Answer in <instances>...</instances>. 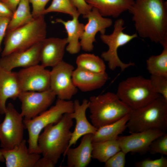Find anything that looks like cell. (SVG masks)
I'll return each instance as SVG.
<instances>
[{"label":"cell","mask_w":167,"mask_h":167,"mask_svg":"<svg viewBox=\"0 0 167 167\" xmlns=\"http://www.w3.org/2000/svg\"><path fill=\"white\" fill-rule=\"evenodd\" d=\"M162 46L161 54L152 55L147 60V67L151 75L167 77V44Z\"/></svg>","instance_id":"cell-28"},{"label":"cell","mask_w":167,"mask_h":167,"mask_svg":"<svg viewBox=\"0 0 167 167\" xmlns=\"http://www.w3.org/2000/svg\"><path fill=\"white\" fill-rule=\"evenodd\" d=\"M41 42L24 51L2 57L0 66L7 71H11L15 68H26L39 64Z\"/></svg>","instance_id":"cell-16"},{"label":"cell","mask_w":167,"mask_h":167,"mask_svg":"<svg viewBox=\"0 0 167 167\" xmlns=\"http://www.w3.org/2000/svg\"><path fill=\"white\" fill-rule=\"evenodd\" d=\"M80 15L83 16L91 11L92 7L89 5L85 0H71Z\"/></svg>","instance_id":"cell-35"},{"label":"cell","mask_w":167,"mask_h":167,"mask_svg":"<svg viewBox=\"0 0 167 167\" xmlns=\"http://www.w3.org/2000/svg\"><path fill=\"white\" fill-rule=\"evenodd\" d=\"M129 113L116 121L98 128L92 135V142L116 139L127 128L126 124L129 119Z\"/></svg>","instance_id":"cell-24"},{"label":"cell","mask_w":167,"mask_h":167,"mask_svg":"<svg viewBox=\"0 0 167 167\" xmlns=\"http://www.w3.org/2000/svg\"><path fill=\"white\" fill-rule=\"evenodd\" d=\"M21 91H44L50 89V71L39 64L17 72Z\"/></svg>","instance_id":"cell-12"},{"label":"cell","mask_w":167,"mask_h":167,"mask_svg":"<svg viewBox=\"0 0 167 167\" xmlns=\"http://www.w3.org/2000/svg\"><path fill=\"white\" fill-rule=\"evenodd\" d=\"M92 135H84L77 147L69 148L64 154L67 156V167H86L89 165L92 158Z\"/></svg>","instance_id":"cell-19"},{"label":"cell","mask_w":167,"mask_h":167,"mask_svg":"<svg viewBox=\"0 0 167 167\" xmlns=\"http://www.w3.org/2000/svg\"><path fill=\"white\" fill-rule=\"evenodd\" d=\"M149 79L154 91L167 101V77L151 75Z\"/></svg>","instance_id":"cell-30"},{"label":"cell","mask_w":167,"mask_h":167,"mask_svg":"<svg viewBox=\"0 0 167 167\" xmlns=\"http://www.w3.org/2000/svg\"></svg>","instance_id":"cell-42"},{"label":"cell","mask_w":167,"mask_h":167,"mask_svg":"<svg viewBox=\"0 0 167 167\" xmlns=\"http://www.w3.org/2000/svg\"><path fill=\"white\" fill-rule=\"evenodd\" d=\"M5 117L0 123V147L8 150L13 148L23 140L24 129L23 117L9 103L6 106Z\"/></svg>","instance_id":"cell-9"},{"label":"cell","mask_w":167,"mask_h":167,"mask_svg":"<svg viewBox=\"0 0 167 167\" xmlns=\"http://www.w3.org/2000/svg\"><path fill=\"white\" fill-rule=\"evenodd\" d=\"M11 17H0V53L2 52L1 44L5 37L8 26Z\"/></svg>","instance_id":"cell-36"},{"label":"cell","mask_w":167,"mask_h":167,"mask_svg":"<svg viewBox=\"0 0 167 167\" xmlns=\"http://www.w3.org/2000/svg\"><path fill=\"white\" fill-rule=\"evenodd\" d=\"M124 24V21L122 19H117L114 22L113 30L111 34L100 35L101 41L108 47L107 51L101 53V57L104 60L108 62L109 68L112 70L119 67L122 71L126 68L135 65L134 62L126 63L122 62L118 54V49L119 47L138 37L137 33L129 35L124 33L123 32L125 28L123 26Z\"/></svg>","instance_id":"cell-8"},{"label":"cell","mask_w":167,"mask_h":167,"mask_svg":"<svg viewBox=\"0 0 167 167\" xmlns=\"http://www.w3.org/2000/svg\"><path fill=\"white\" fill-rule=\"evenodd\" d=\"M148 152L151 154H160L167 156V133L165 132L153 140L150 144Z\"/></svg>","instance_id":"cell-31"},{"label":"cell","mask_w":167,"mask_h":167,"mask_svg":"<svg viewBox=\"0 0 167 167\" xmlns=\"http://www.w3.org/2000/svg\"><path fill=\"white\" fill-rule=\"evenodd\" d=\"M72 78L75 86L83 92L92 91L102 87L108 79L106 72L98 73L77 67Z\"/></svg>","instance_id":"cell-21"},{"label":"cell","mask_w":167,"mask_h":167,"mask_svg":"<svg viewBox=\"0 0 167 167\" xmlns=\"http://www.w3.org/2000/svg\"><path fill=\"white\" fill-rule=\"evenodd\" d=\"M13 13L4 3L0 0V17H11Z\"/></svg>","instance_id":"cell-38"},{"label":"cell","mask_w":167,"mask_h":167,"mask_svg":"<svg viewBox=\"0 0 167 167\" xmlns=\"http://www.w3.org/2000/svg\"><path fill=\"white\" fill-rule=\"evenodd\" d=\"M79 17H73L71 20L67 21L60 18L55 20V23L62 24L65 28L67 34L66 50L72 54H77L81 49L79 40L84 32V25L79 22Z\"/></svg>","instance_id":"cell-22"},{"label":"cell","mask_w":167,"mask_h":167,"mask_svg":"<svg viewBox=\"0 0 167 167\" xmlns=\"http://www.w3.org/2000/svg\"><path fill=\"white\" fill-rule=\"evenodd\" d=\"M21 92L17 72L7 71L0 66V114H5L7 100H16Z\"/></svg>","instance_id":"cell-20"},{"label":"cell","mask_w":167,"mask_h":167,"mask_svg":"<svg viewBox=\"0 0 167 167\" xmlns=\"http://www.w3.org/2000/svg\"><path fill=\"white\" fill-rule=\"evenodd\" d=\"M88 101L90 118L92 124L97 129L118 121L131 110L116 93L110 92L91 96Z\"/></svg>","instance_id":"cell-4"},{"label":"cell","mask_w":167,"mask_h":167,"mask_svg":"<svg viewBox=\"0 0 167 167\" xmlns=\"http://www.w3.org/2000/svg\"><path fill=\"white\" fill-rule=\"evenodd\" d=\"M52 12H58L71 15L72 17L80 15L71 0H53L44 11L43 15Z\"/></svg>","instance_id":"cell-29"},{"label":"cell","mask_w":167,"mask_h":167,"mask_svg":"<svg viewBox=\"0 0 167 167\" xmlns=\"http://www.w3.org/2000/svg\"><path fill=\"white\" fill-rule=\"evenodd\" d=\"M0 1H2V0H0Z\"/></svg>","instance_id":"cell-41"},{"label":"cell","mask_w":167,"mask_h":167,"mask_svg":"<svg viewBox=\"0 0 167 167\" xmlns=\"http://www.w3.org/2000/svg\"><path fill=\"white\" fill-rule=\"evenodd\" d=\"M21 0H2L7 6L14 13Z\"/></svg>","instance_id":"cell-39"},{"label":"cell","mask_w":167,"mask_h":167,"mask_svg":"<svg viewBox=\"0 0 167 167\" xmlns=\"http://www.w3.org/2000/svg\"><path fill=\"white\" fill-rule=\"evenodd\" d=\"M92 158L104 163L121 150L117 139L92 142Z\"/></svg>","instance_id":"cell-25"},{"label":"cell","mask_w":167,"mask_h":167,"mask_svg":"<svg viewBox=\"0 0 167 167\" xmlns=\"http://www.w3.org/2000/svg\"><path fill=\"white\" fill-rule=\"evenodd\" d=\"M128 11L140 36L162 45L167 43L166 1L135 0Z\"/></svg>","instance_id":"cell-1"},{"label":"cell","mask_w":167,"mask_h":167,"mask_svg":"<svg viewBox=\"0 0 167 167\" xmlns=\"http://www.w3.org/2000/svg\"><path fill=\"white\" fill-rule=\"evenodd\" d=\"M135 0H85L92 7L96 9L103 17L117 18L129 11Z\"/></svg>","instance_id":"cell-23"},{"label":"cell","mask_w":167,"mask_h":167,"mask_svg":"<svg viewBox=\"0 0 167 167\" xmlns=\"http://www.w3.org/2000/svg\"><path fill=\"white\" fill-rule=\"evenodd\" d=\"M135 165L136 167H167V159L163 155L160 158L155 160L146 158L136 162Z\"/></svg>","instance_id":"cell-32"},{"label":"cell","mask_w":167,"mask_h":167,"mask_svg":"<svg viewBox=\"0 0 167 167\" xmlns=\"http://www.w3.org/2000/svg\"><path fill=\"white\" fill-rule=\"evenodd\" d=\"M67 44L66 38L44 39L41 42L40 51L41 65L45 67H53L62 61Z\"/></svg>","instance_id":"cell-17"},{"label":"cell","mask_w":167,"mask_h":167,"mask_svg":"<svg viewBox=\"0 0 167 167\" xmlns=\"http://www.w3.org/2000/svg\"><path fill=\"white\" fill-rule=\"evenodd\" d=\"M50 0H29L30 3L32 5V14L34 19L43 15V13L46 9L45 6Z\"/></svg>","instance_id":"cell-34"},{"label":"cell","mask_w":167,"mask_h":167,"mask_svg":"<svg viewBox=\"0 0 167 167\" xmlns=\"http://www.w3.org/2000/svg\"><path fill=\"white\" fill-rule=\"evenodd\" d=\"M55 164L47 158H40L35 164L34 167H54Z\"/></svg>","instance_id":"cell-37"},{"label":"cell","mask_w":167,"mask_h":167,"mask_svg":"<svg viewBox=\"0 0 167 167\" xmlns=\"http://www.w3.org/2000/svg\"><path fill=\"white\" fill-rule=\"evenodd\" d=\"M29 0H21L8 26L6 32L14 30L32 21L30 11Z\"/></svg>","instance_id":"cell-26"},{"label":"cell","mask_w":167,"mask_h":167,"mask_svg":"<svg viewBox=\"0 0 167 167\" xmlns=\"http://www.w3.org/2000/svg\"><path fill=\"white\" fill-rule=\"evenodd\" d=\"M74 67L63 60L52 67L50 71V88L58 99L71 100L76 94L72 75Z\"/></svg>","instance_id":"cell-10"},{"label":"cell","mask_w":167,"mask_h":167,"mask_svg":"<svg viewBox=\"0 0 167 167\" xmlns=\"http://www.w3.org/2000/svg\"><path fill=\"white\" fill-rule=\"evenodd\" d=\"M0 151L7 167H34L41 158L40 154L29 152L25 139L12 149L1 148Z\"/></svg>","instance_id":"cell-18"},{"label":"cell","mask_w":167,"mask_h":167,"mask_svg":"<svg viewBox=\"0 0 167 167\" xmlns=\"http://www.w3.org/2000/svg\"><path fill=\"white\" fill-rule=\"evenodd\" d=\"M116 94L131 109L143 106L161 95L154 91L149 79L141 76L130 77L121 81Z\"/></svg>","instance_id":"cell-7"},{"label":"cell","mask_w":167,"mask_h":167,"mask_svg":"<svg viewBox=\"0 0 167 167\" xmlns=\"http://www.w3.org/2000/svg\"><path fill=\"white\" fill-rule=\"evenodd\" d=\"M0 161L2 162H4L5 161V160L3 157V155L2 153V152L0 151Z\"/></svg>","instance_id":"cell-40"},{"label":"cell","mask_w":167,"mask_h":167,"mask_svg":"<svg viewBox=\"0 0 167 167\" xmlns=\"http://www.w3.org/2000/svg\"><path fill=\"white\" fill-rule=\"evenodd\" d=\"M130 133L150 129L167 130V101L160 96L147 105L131 109L126 124Z\"/></svg>","instance_id":"cell-3"},{"label":"cell","mask_w":167,"mask_h":167,"mask_svg":"<svg viewBox=\"0 0 167 167\" xmlns=\"http://www.w3.org/2000/svg\"><path fill=\"white\" fill-rule=\"evenodd\" d=\"M125 152L121 150L116 153L105 163V167H124L126 163V155Z\"/></svg>","instance_id":"cell-33"},{"label":"cell","mask_w":167,"mask_h":167,"mask_svg":"<svg viewBox=\"0 0 167 167\" xmlns=\"http://www.w3.org/2000/svg\"><path fill=\"white\" fill-rule=\"evenodd\" d=\"M47 25L44 15L34 19L30 23L6 32L3 57L10 53L26 50L46 38Z\"/></svg>","instance_id":"cell-5"},{"label":"cell","mask_w":167,"mask_h":167,"mask_svg":"<svg viewBox=\"0 0 167 167\" xmlns=\"http://www.w3.org/2000/svg\"><path fill=\"white\" fill-rule=\"evenodd\" d=\"M83 18L87 19L88 22L84 25L83 34L80 38L81 49L86 52H90L93 49V43L96 41L95 36L97 33L105 34L106 29L112 24V19L104 17L95 8Z\"/></svg>","instance_id":"cell-13"},{"label":"cell","mask_w":167,"mask_h":167,"mask_svg":"<svg viewBox=\"0 0 167 167\" xmlns=\"http://www.w3.org/2000/svg\"><path fill=\"white\" fill-rule=\"evenodd\" d=\"M77 67L98 73L105 72L106 66L104 60L94 54L84 53L76 58Z\"/></svg>","instance_id":"cell-27"},{"label":"cell","mask_w":167,"mask_h":167,"mask_svg":"<svg viewBox=\"0 0 167 167\" xmlns=\"http://www.w3.org/2000/svg\"><path fill=\"white\" fill-rule=\"evenodd\" d=\"M165 132L159 129H150L118 136L117 139L121 150L126 153L131 152L144 154L148 152L152 141Z\"/></svg>","instance_id":"cell-14"},{"label":"cell","mask_w":167,"mask_h":167,"mask_svg":"<svg viewBox=\"0 0 167 167\" xmlns=\"http://www.w3.org/2000/svg\"><path fill=\"white\" fill-rule=\"evenodd\" d=\"M73 119L65 113L56 123L48 125L39 135L37 143L41 154L55 165L67 150L71 136Z\"/></svg>","instance_id":"cell-2"},{"label":"cell","mask_w":167,"mask_h":167,"mask_svg":"<svg viewBox=\"0 0 167 167\" xmlns=\"http://www.w3.org/2000/svg\"><path fill=\"white\" fill-rule=\"evenodd\" d=\"M73 111L69 113V115L71 118L75 120V126L74 131L72 132L67 150L72 145H75L82 136L88 134H94L97 130L89 122L86 117V111L88 108L89 101L84 99L80 104L79 100H75L73 101Z\"/></svg>","instance_id":"cell-15"},{"label":"cell","mask_w":167,"mask_h":167,"mask_svg":"<svg viewBox=\"0 0 167 167\" xmlns=\"http://www.w3.org/2000/svg\"><path fill=\"white\" fill-rule=\"evenodd\" d=\"M56 96L50 89L42 92H21L18 97L21 102V114L24 119L32 118L47 109Z\"/></svg>","instance_id":"cell-11"},{"label":"cell","mask_w":167,"mask_h":167,"mask_svg":"<svg viewBox=\"0 0 167 167\" xmlns=\"http://www.w3.org/2000/svg\"><path fill=\"white\" fill-rule=\"evenodd\" d=\"M73 110V101L58 99L55 104L48 109L31 119H24V129L28 132L29 152L41 154L37 140L42 130L49 124L57 123L65 113H72Z\"/></svg>","instance_id":"cell-6"}]
</instances>
